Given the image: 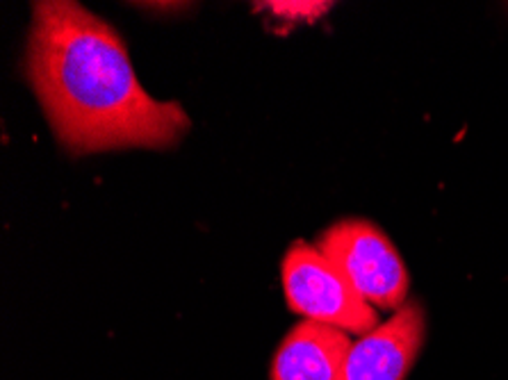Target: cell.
Segmentation results:
<instances>
[{
    "instance_id": "1",
    "label": "cell",
    "mask_w": 508,
    "mask_h": 380,
    "mask_svg": "<svg viewBox=\"0 0 508 380\" xmlns=\"http://www.w3.org/2000/svg\"><path fill=\"white\" fill-rule=\"evenodd\" d=\"M28 71L57 139L73 153L166 148L189 128L180 103L144 91L116 30L78 3L32 5Z\"/></svg>"
},
{
    "instance_id": "2",
    "label": "cell",
    "mask_w": 508,
    "mask_h": 380,
    "mask_svg": "<svg viewBox=\"0 0 508 380\" xmlns=\"http://www.w3.org/2000/svg\"><path fill=\"white\" fill-rule=\"evenodd\" d=\"M353 292L378 310H399L408 296V271L383 230L351 219L330 225L317 244Z\"/></svg>"
},
{
    "instance_id": "3",
    "label": "cell",
    "mask_w": 508,
    "mask_h": 380,
    "mask_svg": "<svg viewBox=\"0 0 508 380\" xmlns=\"http://www.w3.org/2000/svg\"><path fill=\"white\" fill-rule=\"evenodd\" d=\"M283 289L292 312L349 335H367L378 325L376 310L347 282L317 246L297 242L283 260Z\"/></svg>"
},
{
    "instance_id": "4",
    "label": "cell",
    "mask_w": 508,
    "mask_h": 380,
    "mask_svg": "<svg viewBox=\"0 0 508 380\" xmlns=\"http://www.w3.org/2000/svg\"><path fill=\"white\" fill-rule=\"evenodd\" d=\"M424 335V310L419 303L406 301L353 344L340 380H403L419 355Z\"/></svg>"
},
{
    "instance_id": "5",
    "label": "cell",
    "mask_w": 508,
    "mask_h": 380,
    "mask_svg": "<svg viewBox=\"0 0 508 380\" xmlns=\"http://www.w3.org/2000/svg\"><path fill=\"white\" fill-rule=\"evenodd\" d=\"M351 335L303 319L287 332L271 364V380H340Z\"/></svg>"
},
{
    "instance_id": "6",
    "label": "cell",
    "mask_w": 508,
    "mask_h": 380,
    "mask_svg": "<svg viewBox=\"0 0 508 380\" xmlns=\"http://www.w3.org/2000/svg\"><path fill=\"white\" fill-rule=\"evenodd\" d=\"M271 12L283 16H301V19H312V16L326 12L324 3H269Z\"/></svg>"
}]
</instances>
